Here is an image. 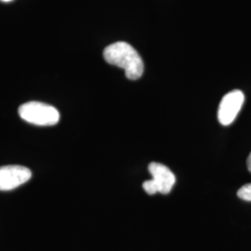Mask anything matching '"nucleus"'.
I'll return each mask as SVG.
<instances>
[{"label": "nucleus", "mask_w": 251, "mask_h": 251, "mask_svg": "<svg viewBox=\"0 0 251 251\" xmlns=\"http://www.w3.org/2000/svg\"><path fill=\"white\" fill-rule=\"evenodd\" d=\"M244 100L245 95L241 90H233L225 95L218 110L219 122L223 126L231 125L240 112Z\"/></svg>", "instance_id": "nucleus-4"}, {"label": "nucleus", "mask_w": 251, "mask_h": 251, "mask_svg": "<svg viewBox=\"0 0 251 251\" xmlns=\"http://www.w3.org/2000/svg\"><path fill=\"white\" fill-rule=\"evenodd\" d=\"M104 60L112 65L123 68L130 80L139 79L144 74V62L140 54L126 42H116L105 48Z\"/></svg>", "instance_id": "nucleus-1"}, {"label": "nucleus", "mask_w": 251, "mask_h": 251, "mask_svg": "<svg viewBox=\"0 0 251 251\" xmlns=\"http://www.w3.org/2000/svg\"><path fill=\"white\" fill-rule=\"evenodd\" d=\"M32 172L22 166L0 167V191H10L27 182Z\"/></svg>", "instance_id": "nucleus-5"}, {"label": "nucleus", "mask_w": 251, "mask_h": 251, "mask_svg": "<svg viewBox=\"0 0 251 251\" xmlns=\"http://www.w3.org/2000/svg\"><path fill=\"white\" fill-rule=\"evenodd\" d=\"M247 166H248V170L250 171L251 173V152L248 157V160H247Z\"/></svg>", "instance_id": "nucleus-7"}, {"label": "nucleus", "mask_w": 251, "mask_h": 251, "mask_svg": "<svg viewBox=\"0 0 251 251\" xmlns=\"http://www.w3.org/2000/svg\"><path fill=\"white\" fill-rule=\"evenodd\" d=\"M237 197L244 201L251 202V183L246 184L238 190Z\"/></svg>", "instance_id": "nucleus-6"}, {"label": "nucleus", "mask_w": 251, "mask_h": 251, "mask_svg": "<svg viewBox=\"0 0 251 251\" xmlns=\"http://www.w3.org/2000/svg\"><path fill=\"white\" fill-rule=\"evenodd\" d=\"M148 170L152 175V179L144 181L143 185L144 191L148 195H154L156 193L163 195L169 194L176 182L173 172L167 166L159 163H151Z\"/></svg>", "instance_id": "nucleus-3"}, {"label": "nucleus", "mask_w": 251, "mask_h": 251, "mask_svg": "<svg viewBox=\"0 0 251 251\" xmlns=\"http://www.w3.org/2000/svg\"><path fill=\"white\" fill-rule=\"evenodd\" d=\"M21 118L36 126H54L60 120V113L56 108L38 101H29L19 108Z\"/></svg>", "instance_id": "nucleus-2"}, {"label": "nucleus", "mask_w": 251, "mask_h": 251, "mask_svg": "<svg viewBox=\"0 0 251 251\" xmlns=\"http://www.w3.org/2000/svg\"><path fill=\"white\" fill-rule=\"evenodd\" d=\"M1 1H4V2H9V1H12V0H1Z\"/></svg>", "instance_id": "nucleus-8"}]
</instances>
